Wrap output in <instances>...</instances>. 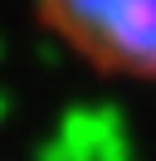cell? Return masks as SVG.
Wrapping results in <instances>:
<instances>
[{
	"label": "cell",
	"instance_id": "6da1fadb",
	"mask_svg": "<svg viewBox=\"0 0 156 161\" xmlns=\"http://www.w3.org/2000/svg\"><path fill=\"white\" fill-rule=\"evenodd\" d=\"M34 15L83 69L156 88V0H34Z\"/></svg>",
	"mask_w": 156,
	"mask_h": 161
}]
</instances>
